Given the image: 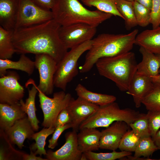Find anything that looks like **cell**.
I'll list each match as a JSON object with an SVG mask.
<instances>
[{
  "label": "cell",
  "instance_id": "cell-1",
  "mask_svg": "<svg viewBox=\"0 0 160 160\" xmlns=\"http://www.w3.org/2000/svg\"><path fill=\"white\" fill-rule=\"evenodd\" d=\"M60 27L53 19L42 23L15 29L12 40L16 53L46 54L58 63L68 49L60 37Z\"/></svg>",
  "mask_w": 160,
  "mask_h": 160
},
{
  "label": "cell",
  "instance_id": "cell-2",
  "mask_svg": "<svg viewBox=\"0 0 160 160\" xmlns=\"http://www.w3.org/2000/svg\"><path fill=\"white\" fill-rule=\"evenodd\" d=\"M138 31L135 29L127 34L103 33L98 35L92 39V46L86 55L80 72L89 71L100 58L130 52L135 44Z\"/></svg>",
  "mask_w": 160,
  "mask_h": 160
},
{
  "label": "cell",
  "instance_id": "cell-3",
  "mask_svg": "<svg viewBox=\"0 0 160 160\" xmlns=\"http://www.w3.org/2000/svg\"><path fill=\"white\" fill-rule=\"evenodd\" d=\"M51 11L61 26L84 23L97 28L113 16L97 9L89 10L78 0H56Z\"/></svg>",
  "mask_w": 160,
  "mask_h": 160
},
{
  "label": "cell",
  "instance_id": "cell-4",
  "mask_svg": "<svg viewBox=\"0 0 160 160\" xmlns=\"http://www.w3.org/2000/svg\"><path fill=\"white\" fill-rule=\"evenodd\" d=\"M133 52L124 54L98 59L95 65L99 74L114 82L119 89L127 91L137 70Z\"/></svg>",
  "mask_w": 160,
  "mask_h": 160
},
{
  "label": "cell",
  "instance_id": "cell-5",
  "mask_svg": "<svg viewBox=\"0 0 160 160\" xmlns=\"http://www.w3.org/2000/svg\"><path fill=\"white\" fill-rule=\"evenodd\" d=\"M141 113L133 109L121 108L115 102L99 106L92 115L84 121L79 130L85 128L107 127L116 121H121L129 124L134 122Z\"/></svg>",
  "mask_w": 160,
  "mask_h": 160
},
{
  "label": "cell",
  "instance_id": "cell-6",
  "mask_svg": "<svg viewBox=\"0 0 160 160\" xmlns=\"http://www.w3.org/2000/svg\"><path fill=\"white\" fill-rule=\"evenodd\" d=\"M92 44L91 40L71 49L57 63L54 78L55 87L66 90L68 84L78 73V62L79 58L90 49Z\"/></svg>",
  "mask_w": 160,
  "mask_h": 160
},
{
  "label": "cell",
  "instance_id": "cell-7",
  "mask_svg": "<svg viewBox=\"0 0 160 160\" xmlns=\"http://www.w3.org/2000/svg\"><path fill=\"white\" fill-rule=\"evenodd\" d=\"M37 89L40 106L44 115L41 125L45 128L54 127L58 115L62 110L67 107L73 97L71 94L66 93L65 91L63 90L54 93L53 97L50 98Z\"/></svg>",
  "mask_w": 160,
  "mask_h": 160
},
{
  "label": "cell",
  "instance_id": "cell-8",
  "mask_svg": "<svg viewBox=\"0 0 160 160\" xmlns=\"http://www.w3.org/2000/svg\"><path fill=\"white\" fill-rule=\"evenodd\" d=\"M53 19L51 10L43 9L31 0H20L15 30L42 23Z\"/></svg>",
  "mask_w": 160,
  "mask_h": 160
},
{
  "label": "cell",
  "instance_id": "cell-9",
  "mask_svg": "<svg viewBox=\"0 0 160 160\" xmlns=\"http://www.w3.org/2000/svg\"><path fill=\"white\" fill-rule=\"evenodd\" d=\"M96 28L84 23L61 26L59 34L66 48L71 49L92 40L96 33Z\"/></svg>",
  "mask_w": 160,
  "mask_h": 160
},
{
  "label": "cell",
  "instance_id": "cell-10",
  "mask_svg": "<svg viewBox=\"0 0 160 160\" xmlns=\"http://www.w3.org/2000/svg\"><path fill=\"white\" fill-rule=\"evenodd\" d=\"M34 61L39 74V83L37 88L46 95L52 94L55 86L54 78L57 63L45 54L35 55Z\"/></svg>",
  "mask_w": 160,
  "mask_h": 160
},
{
  "label": "cell",
  "instance_id": "cell-11",
  "mask_svg": "<svg viewBox=\"0 0 160 160\" xmlns=\"http://www.w3.org/2000/svg\"><path fill=\"white\" fill-rule=\"evenodd\" d=\"M20 77L14 71H7L0 78V103L11 105L19 102L25 91L19 83Z\"/></svg>",
  "mask_w": 160,
  "mask_h": 160
},
{
  "label": "cell",
  "instance_id": "cell-12",
  "mask_svg": "<svg viewBox=\"0 0 160 160\" xmlns=\"http://www.w3.org/2000/svg\"><path fill=\"white\" fill-rule=\"evenodd\" d=\"M99 106L79 97H73L66 107L71 117V128L78 132L80 124L97 110Z\"/></svg>",
  "mask_w": 160,
  "mask_h": 160
},
{
  "label": "cell",
  "instance_id": "cell-13",
  "mask_svg": "<svg viewBox=\"0 0 160 160\" xmlns=\"http://www.w3.org/2000/svg\"><path fill=\"white\" fill-rule=\"evenodd\" d=\"M77 132L73 130L67 132L64 144L55 151L48 150L46 159L47 160H80L83 153L78 147Z\"/></svg>",
  "mask_w": 160,
  "mask_h": 160
},
{
  "label": "cell",
  "instance_id": "cell-14",
  "mask_svg": "<svg viewBox=\"0 0 160 160\" xmlns=\"http://www.w3.org/2000/svg\"><path fill=\"white\" fill-rule=\"evenodd\" d=\"M129 128L128 125L123 121L113 123L101 132L100 148L116 151L119 148L122 137Z\"/></svg>",
  "mask_w": 160,
  "mask_h": 160
},
{
  "label": "cell",
  "instance_id": "cell-15",
  "mask_svg": "<svg viewBox=\"0 0 160 160\" xmlns=\"http://www.w3.org/2000/svg\"><path fill=\"white\" fill-rule=\"evenodd\" d=\"M34 131L27 116L16 121L12 127L4 131L8 140L20 149L24 146L26 139H32Z\"/></svg>",
  "mask_w": 160,
  "mask_h": 160
},
{
  "label": "cell",
  "instance_id": "cell-16",
  "mask_svg": "<svg viewBox=\"0 0 160 160\" xmlns=\"http://www.w3.org/2000/svg\"><path fill=\"white\" fill-rule=\"evenodd\" d=\"M153 83L150 77L136 72L126 93L133 98L135 106L140 107L143 98L153 88Z\"/></svg>",
  "mask_w": 160,
  "mask_h": 160
},
{
  "label": "cell",
  "instance_id": "cell-17",
  "mask_svg": "<svg viewBox=\"0 0 160 160\" xmlns=\"http://www.w3.org/2000/svg\"><path fill=\"white\" fill-rule=\"evenodd\" d=\"M20 0H0V26L14 31L16 24Z\"/></svg>",
  "mask_w": 160,
  "mask_h": 160
},
{
  "label": "cell",
  "instance_id": "cell-18",
  "mask_svg": "<svg viewBox=\"0 0 160 160\" xmlns=\"http://www.w3.org/2000/svg\"><path fill=\"white\" fill-rule=\"evenodd\" d=\"M20 103L9 105L0 103V127L5 131L17 120L26 117Z\"/></svg>",
  "mask_w": 160,
  "mask_h": 160
},
{
  "label": "cell",
  "instance_id": "cell-19",
  "mask_svg": "<svg viewBox=\"0 0 160 160\" xmlns=\"http://www.w3.org/2000/svg\"><path fill=\"white\" fill-rule=\"evenodd\" d=\"M77 134L78 147L82 153L97 151L100 148L101 132L94 128H85Z\"/></svg>",
  "mask_w": 160,
  "mask_h": 160
},
{
  "label": "cell",
  "instance_id": "cell-20",
  "mask_svg": "<svg viewBox=\"0 0 160 160\" xmlns=\"http://www.w3.org/2000/svg\"><path fill=\"white\" fill-rule=\"evenodd\" d=\"M139 51L142 59L137 64L136 72L150 77L159 74L160 59L159 57L142 47H140Z\"/></svg>",
  "mask_w": 160,
  "mask_h": 160
},
{
  "label": "cell",
  "instance_id": "cell-21",
  "mask_svg": "<svg viewBox=\"0 0 160 160\" xmlns=\"http://www.w3.org/2000/svg\"><path fill=\"white\" fill-rule=\"evenodd\" d=\"M29 84H32L33 86L31 89H28V98L26 99L25 102L22 99L19 103L22 109L27 115L34 130L37 131L39 128V124L40 123L36 113L37 110L35 105V98L38 91L36 84L32 79H30L26 82L25 84L26 87Z\"/></svg>",
  "mask_w": 160,
  "mask_h": 160
},
{
  "label": "cell",
  "instance_id": "cell-22",
  "mask_svg": "<svg viewBox=\"0 0 160 160\" xmlns=\"http://www.w3.org/2000/svg\"><path fill=\"white\" fill-rule=\"evenodd\" d=\"M135 44L155 55H160V26L152 29L145 30L137 34Z\"/></svg>",
  "mask_w": 160,
  "mask_h": 160
},
{
  "label": "cell",
  "instance_id": "cell-23",
  "mask_svg": "<svg viewBox=\"0 0 160 160\" xmlns=\"http://www.w3.org/2000/svg\"><path fill=\"white\" fill-rule=\"evenodd\" d=\"M35 68L34 61L32 60L25 54H21L19 60L13 61L9 59H0V76L7 73V70L13 69L24 71L28 75L32 74Z\"/></svg>",
  "mask_w": 160,
  "mask_h": 160
},
{
  "label": "cell",
  "instance_id": "cell-24",
  "mask_svg": "<svg viewBox=\"0 0 160 160\" xmlns=\"http://www.w3.org/2000/svg\"><path fill=\"white\" fill-rule=\"evenodd\" d=\"M78 97L99 106L105 105L114 102L116 97L113 95L93 92L88 90L80 84L75 89Z\"/></svg>",
  "mask_w": 160,
  "mask_h": 160
},
{
  "label": "cell",
  "instance_id": "cell-25",
  "mask_svg": "<svg viewBox=\"0 0 160 160\" xmlns=\"http://www.w3.org/2000/svg\"><path fill=\"white\" fill-rule=\"evenodd\" d=\"M117 8L123 17L125 27L127 30L137 25L132 2L124 0H116Z\"/></svg>",
  "mask_w": 160,
  "mask_h": 160
},
{
  "label": "cell",
  "instance_id": "cell-26",
  "mask_svg": "<svg viewBox=\"0 0 160 160\" xmlns=\"http://www.w3.org/2000/svg\"><path fill=\"white\" fill-rule=\"evenodd\" d=\"M13 31L0 26V59H10L16 53L12 40Z\"/></svg>",
  "mask_w": 160,
  "mask_h": 160
},
{
  "label": "cell",
  "instance_id": "cell-27",
  "mask_svg": "<svg viewBox=\"0 0 160 160\" xmlns=\"http://www.w3.org/2000/svg\"><path fill=\"white\" fill-rule=\"evenodd\" d=\"M55 129L54 127H44L40 131L33 135L32 139L34 140L35 143L32 144L29 148L36 155L39 154L41 156L42 155H47V153L44 148L46 140L48 136L53 133Z\"/></svg>",
  "mask_w": 160,
  "mask_h": 160
},
{
  "label": "cell",
  "instance_id": "cell-28",
  "mask_svg": "<svg viewBox=\"0 0 160 160\" xmlns=\"http://www.w3.org/2000/svg\"><path fill=\"white\" fill-rule=\"evenodd\" d=\"M158 150L151 136L145 137L140 138L134 151V156L132 157L130 155L127 157L129 160H137L142 156L149 158Z\"/></svg>",
  "mask_w": 160,
  "mask_h": 160
},
{
  "label": "cell",
  "instance_id": "cell-29",
  "mask_svg": "<svg viewBox=\"0 0 160 160\" xmlns=\"http://www.w3.org/2000/svg\"><path fill=\"white\" fill-rule=\"evenodd\" d=\"M85 5L89 7H94L101 11L118 16L123 19V17L118 11L116 5V0H81Z\"/></svg>",
  "mask_w": 160,
  "mask_h": 160
},
{
  "label": "cell",
  "instance_id": "cell-30",
  "mask_svg": "<svg viewBox=\"0 0 160 160\" xmlns=\"http://www.w3.org/2000/svg\"><path fill=\"white\" fill-rule=\"evenodd\" d=\"M142 103L148 111H160V83H153V88L143 98Z\"/></svg>",
  "mask_w": 160,
  "mask_h": 160
},
{
  "label": "cell",
  "instance_id": "cell-31",
  "mask_svg": "<svg viewBox=\"0 0 160 160\" xmlns=\"http://www.w3.org/2000/svg\"><path fill=\"white\" fill-rule=\"evenodd\" d=\"M129 126L134 132L140 138L151 136L147 113H141L137 119Z\"/></svg>",
  "mask_w": 160,
  "mask_h": 160
},
{
  "label": "cell",
  "instance_id": "cell-32",
  "mask_svg": "<svg viewBox=\"0 0 160 160\" xmlns=\"http://www.w3.org/2000/svg\"><path fill=\"white\" fill-rule=\"evenodd\" d=\"M84 153L88 160H115L121 159L132 154L130 152H117L116 151H113L110 153H97L91 151Z\"/></svg>",
  "mask_w": 160,
  "mask_h": 160
},
{
  "label": "cell",
  "instance_id": "cell-33",
  "mask_svg": "<svg viewBox=\"0 0 160 160\" xmlns=\"http://www.w3.org/2000/svg\"><path fill=\"white\" fill-rule=\"evenodd\" d=\"M140 139L132 129H129L121 138L118 148L121 151L134 152Z\"/></svg>",
  "mask_w": 160,
  "mask_h": 160
},
{
  "label": "cell",
  "instance_id": "cell-34",
  "mask_svg": "<svg viewBox=\"0 0 160 160\" xmlns=\"http://www.w3.org/2000/svg\"><path fill=\"white\" fill-rule=\"evenodd\" d=\"M132 2L137 25L147 26L150 24L151 10L136 1Z\"/></svg>",
  "mask_w": 160,
  "mask_h": 160
},
{
  "label": "cell",
  "instance_id": "cell-35",
  "mask_svg": "<svg viewBox=\"0 0 160 160\" xmlns=\"http://www.w3.org/2000/svg\"><path fill=\"white\" fill-rule=\"evenodd\" d=\"M147 113L150 132L152 137L160 128V111H148Z\"/></svg>",
  "mask_w": 160,
  "mask_h": 160
},
{
  "label": "cell",
  "instance_id": "cell-36",
  "mask_svg": "<svg viewBox=\"0 0 160 160\" xmlns=\"http://www.w3.org/2000/svg\"><path fill=\"white\" fill-rule=\"evenodd\" d=\"M150 24L153 28L160 25V0H152L151 10Z\"/></svg>",
  "mask_w": 160,
  "mask_h": 160
},
{
  "label": "cell",
  "instance_id": "cell-37",
  "mask_svg": "<svg viewBox=\"0 0 160 160\" xmlns=\"http://www.w3.org/2000/svg\"><path fill=\"white\" fill-rule=\"evenodd\" d=\"M71 127V123L56 127L51 138L48 140V147L54 149L57 145V141L61 134L65 130Z\"/></svg>",
  "mask_w": 160,
  "mask_h": 160
},
{
  "label": "cell",
  "instance_id": "cell-38",
  "mask_svg": "<svg viewBox=\"0 0 160 160\" xmlns=\"http://www.w3.org/2000/svg\"><path fill=\"white\" fill-rule=\"evenodd\" d=\"M71 120L68 111L66 108L63 109L58 115L54 124V127L71 123Z\"/></svg>",
  "mask_w": 160,
  "mask_h": 160
},
{
  "label": "cell",
  "instance_id": "cell-39",
  "mask_svg": "<svg viewBox=\"0 0 160 160\" xmlns=\"http://www.w3.org/2000/svg\"><path fill=\"white\" fill-rule=\"evenodd\" d=\"M34 4L45 9L51 10L53 7L56 0H31Z\"/></svg>",
  "mask_w": 160,
  "mask_h": 160
},
{
  "label": "cell",
  "instance_id": "cell-40",
  "mask_svg": "<svg viewBox=\"0 0 160 160\" xmlns=\"http://www.w3.org/2000/svg\"><path fill=\"white\" fill-rule=\"evenodd\" d=\"M30 154H23L22 157L24 160H47L46 159L43 158L41 156H37L32 150L30 148Z\"/></svg>",
  "mask_w": 160,
  "mask_h": 160
},
{
  "label": "cell",
  "instance_id": "cell-41",
  "mask_svg": "<svg viewBox=\"0 0 160 160\" xmlns=\"http://www.w3.org/2000/svg\"><path fill=\"white\" fill-rule=\"evenodd\" d=\"M135 1L140 3L150 10H151L152 6V0H135Z\"/></svg>",
  "mask_w": 160,
  "mask_h": 160
},
{
  "label": "cell",
  "instance_id": "cell-42",
  "mask_svg": "<svg viewBox=\"0 0 160 160\" xmlns=\"http://www.w3.org/2000/svg\"><path fill=\"white\" fill-rule=\"evenodd\" d=\"M152 137L158 150L160 149V130H159L155 135Z\"/></svg>",
  "mask_w": 160,
  "mask_h": 160
},
{
  "label": "cell",
  "instance_id": "cell-43",
  "mask_svg": "<svg viewBox=\"0 0 160 160\" xmlns=\"http://www.w3.org/2000/svg\"><path fill=\"white\" fill-rule=\"evenodd\" d=\"M8 159L5 150L2 147H1L0 149V160H7Z\"/></svg>",
  "mask_w": 160,
  "mask_h": 160
},
{
  "label": "cell",
  "instance_id": "cell-44",
  "mask_svg": "<svg viewBox=\"0 0 160 160\" xmlns=\"http://www.w3.org/2000/svg\"><path fill=\"white\" fill-rule=\"evenodd\" d=\"M153 83H160V73L158 75L150 77Z\"/></svg>",
  "mask_w": 160,
  "mask_h": 160
},
{
  "label": "cell",
  "instance_id": "cell-45",
  "mask_svg": "<svg viewBox=\"0 0 160 160\" xmlns=\"http://www.w3.org/2000/svg\"><path fill=\"white\" fill-rule=\"evenodd\" d=\"M160 59V55H156ZM159 73H160V68L159 70Z\"/></svg>",
  "mask_w": 160,
  "mask_h": 160
},
{
  "label": "cell",
  "instance_id": "cell-46",
  "mask_svg": "<svg viewBox=\"0 0 160 160\" xmlns=\"http://www.w3.org/2000/svg\"><path fill=\"white\" fill-rule=\"evenodd\" d=\"M126 0V1H130L133 2L135 0Z\"/></svg>",
  "mask_w": 160,
  "mask_h": 160
},
{
  "label": "cell",
  "instance_id": "cell-47",
  "mask_svg": "<svg viewBox=\"0 0 160 160\" xmlns=\"http://www.w3.org/2000/svg\"><path fill=\"white\" fill-rule=\"evenodd\" d=\"M158 160H160V159H158Z\"/></svg>",
  "mask_w": 160,
  "mask_h": 160
}]
</instances>
